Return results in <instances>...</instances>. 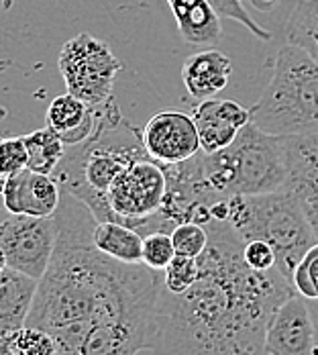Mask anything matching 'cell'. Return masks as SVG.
Segmentation results:
<instances>
[{"label":"cell","mask_w":318,"mask_h":355,"mask_svg":"<svg viewBox=\"0 0 318 355\" xmlns=\"http://www.w3.org/2000/svg\"><path fill=\"white\" fill-rule=\"evenodd\" d=\"M53 218L58 241L27 324L47 331L58 355L151 352L164 272L103 253L92 241L96 216L66 190Z\"/></svg>","instance_id":"obj_1"},{"label":"cell","mask_w":318,"mask_h":355,"mask_svg":"<svg viewBox=\"0 0 318 355\" xmlns=\"http://www.w3.org/2000/svg\"><path fill=\"white\" fill-rule=\"evenodd\" d=\"M200 276L184 294L161 288L151 355H267L274 311L296 290L278 268L257 272L227 220H211Z\"/></svg>","instance_id":"obj_2"},{"label":"cell","mask_w":318,"mask_h":355,"mask_svg":"<svg viewBox=\"0 0 318 355\" xmlns=\"http://www.w3.org/2000/svg\"><path fill=\"white\" fill-rule=\"evenodd\" d=\"M143 155L149 153L143 147L141 133L108 101L96 108L94 133L84 143L68 147L51 176L62 190L80 198L100 223L108 220L105 202L108 188L131 162Z\"/></svg>","instance_id":"obj_3"},{"label":"cell","mask_w":318,"mask_h":355,"mask_svg":"<svg viewBox=\"0 0 318 355\" xmlns=\"http://www.w3.org/2000/svg\"><path fill=\"white\" fill-rule=\"evenodd\" d=\"M272 78L251 121L276 137L318 135V64L300 47L285 43L272 60Z\"/></svg>","instance_id":"obj_4"},{"label":"cell","mask_w":318,"mask_h":355,"mask_svg":"<svg viewBox=\"0 0 318 355\" xmlns=\"http://www.w3.org/2000/svg\"><path fill=\"white\" fill-rule=\"evenodd\" d=\"M227 223L245 243L251 239L267 241L276 251L278 272L290 282L300 259L318 241L310 218L288 188L229 198Z\"/></svg>","instance_id":"obj_5"},{"label":"cell","mask_w":318,"mask_h":355,"mask_svg":"<svg viewBox=\"0 0 318 355\" xmlns=\"http://www.w3.org/2000/svg\"><path fill=\"white\" fill-rule=\"evenodd\" d=\"M168 194V176L164 164L149 155L131 162L112 182L105 196L108 220L129 225L141 235L155 231V216L159 214Z\"/></svg>","instance_id":"obj_6"},{"label":"cell","mask_w":318,"mask_h":355,"mask_svg":"<svg viewBox=\"0 0 318 355\" xmlns=\"http://www.w3.org/2000/svg\"><path fill=\"white\" fill-rule=\"evenodd\" d=\"M58 68L70 94L88 107L98 108L110 101L123 64L103 39L80 33L64 43Z\"/></svg>","instance_id":"obj_7"},{"label":"cell","mask_w":318,"mask_h":355,"mask_svg":"<svg viewBox=\"0 0 318 355\" xmlns=\"http://www.w3.org/2000/svg\"><path fill=\"white\" fill-rule=\"evenodd\" d=\"M58 227L53 216L10 214L0 223V249L8 268L41 280L53 257Z\"/></svg>","instance_id":"obj_8"},{"label":"cell","mask_w":318,"mask_h":355,"mask_svg":"<svg viewBox=\"0 0 318 355\" xmlns=\"http://www.w3.org/2000/svg\"><path fill=\"white\" fill-rule=\"evenodd\" d=\"M267 355H317V327L308 300L294 292L274 311L265 331Z\"/></svg>","instance_id":"obj_9"},{"label":"cell","mask_w":318,"mask_h":355,"mask_svg":"<svg viewBox=\"0 0 318 355\" xmlns=\"http://www.w3.org/2000/svg\"><path fill=\"white\" fill-rule=\"evenodd\" d=\"M141 139L149 157L164 166L186 162L202 151L194 119L179 110H164L151 116L143 127Z\"/></svg>","instance_id":"obj_10"},{"label":"cell","mask_w":318,"mask_h":355,"mask_svg":"<svg viewBox=\"0 0 318 355\" xmlns=\"http://www.w3.org/2000/svg\"><path fill=\"white\" fill-rule=\"evenodd\" d=\"M62 200V188L49 174L29 168L2 182V207L8 214L53 216Z\"/></svg>","instance_id":"obj_11"},{"label":"cell","mask_w":318,"mask_h":355,"mask_svg":"<svg viewBox=\"0 0 318 355\" xmlns=\"http://www.w3.org/2000/svg\"><path fill=\"white\" fill-rule=\"evenodd\" d=\"M192 119L198 129L200 149L216 153L237 139L241 129L251 123V110L235 101L206 98L192 110Z\"/></svg>","instance_id":"obj_12"},{"label":"cell","mask_w":318,"mask_h":355,"mask_svg":"<svg viewBox=\"0 0 318 355\" xmlns=\"http://www.w3.org/2000/svg\"><path fill=\"white\" fill-rule=\"evenodd\" d=\"M283 139L290 170L285 188L300 200L318 237V135Z\"/></svg>","instance_id":"obj_13"},{"label":"cell","mask_w":318,"mask_h":355,"mask_svg":"<svg viewBox=\"0 0 318 355\" xmlns=\"http://www.w3.org/2000/svg\"><path fill=\"white\" fill-rule=\"evenodd\" d=\"M233 73V62L220 49H204L190 55L182 66V82L188 94L196 101H206L220 94Z\"/></svg>","instance_id":"obj_14"},{"label":"cell","mask_w":318,"mask_h":355,"mask_svg":"<svg viewBox=\"0 0 318 355\" xmlns=\"http://www.w3.org/2000/svg\"><path fill=\"white\" fill-rule=\"evenodd\" d=\"M39 280L6 268L0 274V341L27 324Z\"/></svg>","instance_id":"obj_15"},{"label":"cell","mask_w":318,"mask_h":355,"mask_svg":"<svg viewBox=\"0 0 318 355\" xmlns=\"http://www.w3.org/2000/svg\"><path fill=\"white\" fill-rule=\"evenodd\" d=\"M47 127H51L68 147L84 143L96 127V108L66 92L51 101L45 112Z\"/></svg>","instance_id":"obj_16"},{"label":"cell","mask_w":318,"mask_h":355,"mask_svg":"<svg viewBox=\"0 0 318 355\" xmlns=\"http://www.w3.org/2000/svg\"><path fill=\"white\" fill-rule=\"evenodd\" d=\"M179 37L188 45H216L222 37L220 17L209 0H168Z\"/></svg>","instance_id":"obj_17"},{"label":"cell","mask_w":318,"mask_h":355,"mask_svg":"<svg viewBox=\"0 0 318 355\" xmlns=\"http://www.w3.org/2000/svg\"><path fill=\"white\" fill-rule=\"evenodd\" d=\"M92 241L112 259L125 263H143V235L129 225L100 220L92 231Z\"/></svg>","instance_id":"obj_18"},{"label":"cell","mask_w":318,"mask_h":355,"mask_svg":"<svg viewBox=\"0 0 318 355\" xmlns=\"http://www.w3.org/2000/svg\"><path fill=\"white\" fill-rule=\"evenodd\" d=\"M283 33L285 43L304 49L318 64V0H298Z\"/></svg>","instance_id":"obj_19"},{"label":"cell","mask_w":318,"mask_h":355,"mask_svg":"<svg viewBox=\"0 0 318 355\" xmlns=\"http://www.w3.org/2000/svg\"><path fill=\"white\" fill-rule=\"evenodd\" d=\"M23 141L29 155L27 168L39 174H49V176L55 172V168L60 166L68 149V145L62 141V137L51 127L37 129L33 133L25 135Z\"/></svg>","instance_id":"obj_20"},{"label":"cell","mask_w":318,"mask_h":355,"mask_svg":"<svg viewBox=\"0 0 318 355\" xmlns=\"http://www.w3.org/2000/svg\"><path fill=\"white\" fill-rule=\"evenodd\" d=\"M0 355H58V349L47 331L25 324L0 341Z\"/></svg>","instance_id":"obj_21"},{"label":"cell","mask_w":318,"mask_h":355,"mask_svg":"<svg viewBox=\"0 0 318 355\" xmlns=\"http://www.w3.org/2000/svg\"><path fill=\"white\" fill-rule=\"evenodd\" d=\"M200 276V266L196 257L176 255L164 270V288L172 294H184L190 290Z\"/></svg>","instance_id":"obj_22"},{"label":"cell","mask_w":318,"mask_h":355,"mask_svg":"<svg viewBox=\"0 0 318 355\" xmlns=\"http://www.w3.org/2000/svg\"><path fill=\"white\" fill-rule=\"evenodd\" d=\"M176 255H186V257H200L204 249L209 248V231L200 223H179L170 233Z\"/></svg>","instance_id":"obj_23"},{"label":"cell","mask_w":318,"mask_h":355,"mask_svg":"<svg viewBox=\"0 0 318 355\" xmlns=\"http://www.w3.org/2000/svg\"><path fill=\"white\" fill-rule=\"evenodd\" d=\"M176 257V249L170 233L153 231L143 235V263L151 270L164 272Z\"/></svg>","instance_id":"obj_24"},{"label":"cell","mask_w":318,"mask_h":355,"mask_svg":"<svg viewBox=\"0 0 318 355\" xmlns=\"http://www.w3.org/2000/svg\"><path fill=\"white\" fill-rule=\"evenodd\" d=\"M292 284L306 300H318V241L296 266L292 274Z\"/></svg>","instance_id":"obj_25"},{"label":"cell","mask_w":318,"mask_h":355,"mask_svg":"<svg viewBox=\"0 0 318 355\" xmlns=\"http://www.w3.org/2000/svg\"><path fill=\"white\" fill-rule=\"evenodd\" d=\"M209 4H211L212 10H214L220 19H231V21L241 23L255 39H259V41H263V43H270V41L274 39L267 29H263L259 23L253 21V17L249 15L247 8L243 6L241 0H209Z\"/></svg>","instance_id":"obj_26"},{"label":"cell","mask_w":318,"mask_h":355,"mask_svg":"<svg viewBox=\"0 0 318 355\" xmlns=\"http://www.w3.org/2000/svg\"><path fill=\"white\" fill-rule=\"evenodd\" d=\"M27 164H29V155L23 137L0 139V182L25 170Z\"/></svg>","instance_id":"obj_27"},{"label":"cell","mask_w":318,"mask_h":355,"mask_svg":"<svg viewBox=\"0 0 318 355\" xmlns=\"http://www.w3.org/2000/svg\"><path fill=\"white\" fill-rule=\"evenodd\" d=\"M243 257L247 261V266H251L257 272H267L272 268H276V251L272 249V245L263 239H251L245 243L243 248Z\"/></svg>","instance_id":"obj_28"},{"label":"cell","mask_w":318,"mask_h":355,"mask_svg":"<svg viewBox=\"0 0 318 355\" xmlns=\"http://www.w3.org/2000/svg\"><path fill=\"white\" fill-rule=\"evenodd\" d=\"M249 2H251V6H253L255 10H259V12H270V10H274V8L278 6L280 0H249Z\"/></svg>","instance_id":"obj_29"},{"label":"cell","mask_w":318,"mask_h":355,"mask_svg":"<svg viewBox=\"0 0 318 355\" xmlns=\"http://www.w3.org/2000/svg\"><path fill=\"white\" fill-rule=\"evenodd\" d=\"M308 306H310V313H312V319H315V327H317V341H318V300H308Z\"/></svg>","instance_id":"obj_30"},{"label":"cell","mask_w":318,"mask_h":355,"mask_svg":"<svg viewBox=\"0 0 318 355\" xmlns=\"http://www.w3.org/2000/svg\"><path fill=\"white\" fill-rule=\"evenodd\" d=\"M6 268H8V263H6V257H4V253H2V249H0V274H2Z\"/></svg>","instance_id":"obj_31"},{"label":"cell","mask_w":318,"mask_h":355,"mask_svg":"<svg viewBox=\"0 0 318 355\" xmlns=\"http://www.w3.org/2000/svg\"><path fill=\"white\" fill-rule=\"evenodd\" d=\"M241 2H245V0H241ZM247 2H249V0H247Z\"/></svg>","instance_id":"obj_32"},{"label":"cell","mask_w":318,"mask_h":355,"mask_svg":"<svg viewBox=\"0 0 318 355\" xmlns=\"http://www.w3.org/2000/svg\"><path fill=\"white\" fill-rule=\"evenodd\" d=\"M317 355H318V354H317Z\"/></svg>","instance_id":"obj_33"}]
</instances>
